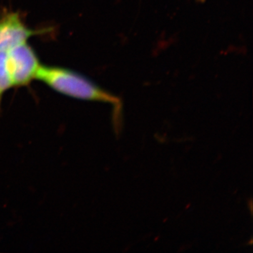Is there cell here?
I'll return each instance as SVG.
<instances>
[{
	"label": "cell",
	"mask_w": 253,
	"mask_h": 253,
	"mask_svg": "<svg viewBox=\"0 0 253 253\" xmlns=\"http://www.w3.org/2000/svg\"><path fill=\"white\" fill-rule=\"evenodd\" d=\"M36 80L68 97L112 105L113 127L116 134L121 132L123 126L122 101L86 76L70 68L41 65Z\"/></svg>",
	"instance_id": "cell-1"
},
{
	"label": "cell",
	"mask_w": 253,
	"mask_h": 253,
	"mask_svg": "<svg viewBox=\"0 0 253 253\" xmlns=\"http://www.w3.org/2000/svg\"><path fill=\"white\" fill-rule=\"evenodd\" d=\"M6 63L14 87L31 84L42 65L36 51L28 42L6 51Z\"/></svg>",
	"instance_id": "cell-2"
},
{
	"label": "cell",
	"mask_w": 253,
	"mask_h": 253,
	"mask_svg": "<svg viewBox=\"0 0 253 253\" xmlns=\"http://www.w3.org/2000/svg\"><path fill=\"white\" fill-rule=\"evenodd\" d=\"M46 30L32 29L23 21L18 12L5 13L0 17V51H7L28 42L30 38L44 34Z\"/></svg>",
	"instance_id": "cell-3"
},
{
	"label": "cell",
	"mask_w": 253,
	"mask_h": 253,
	"mask_svg": "<svg viewBox=\"0 0 253 253\" xmlns=\"http://www.w3.org/2000/svg\"><path fill=\"white\" fill-rule=\"evenodd\" d=\"M14 87L8 73L6 63V51H0V109L1 101L6 91Z\"/></svg>",
	"instance_id": "cell-4"
}]
</instances>
